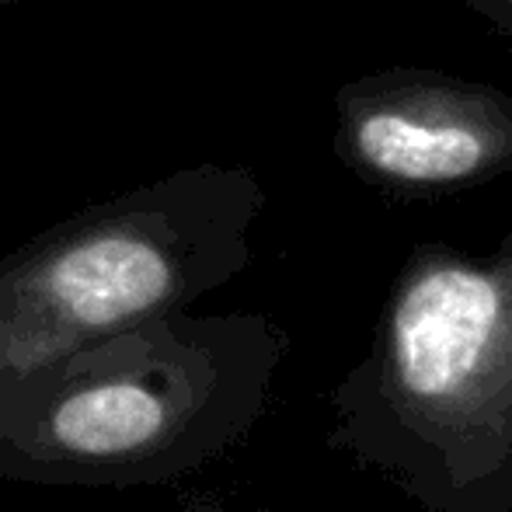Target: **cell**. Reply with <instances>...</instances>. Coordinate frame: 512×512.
<instances>
[{"instance_id":"1","label":"cell","mask_w":512,"mask_h":512,"mask_svg":"<svg viewBox=\"0 0 512 512\" xmlns=\"http://www.w3.org/2000/svg\"><path fill=\"white\" fill-rule=\"evenodd\" d=\"M262 206L241 164H192L88 206L0 262V398L98 342L178 314L244 255Z\"/></svg>"},{"instance_id":"5","label":"cell","mask_w":512,"mask_h":512,"mask_svg":"<svg viewBox=\"0 0 512 512\" xmlns=\"http://www.w3.org/2000/svg\"><path fill=\"white\" fill-rule=\"evenodd\" d=\"M464 7H471L481 21L495 28V32L512 39V0H460Z\"/></svg>"},{"instance_id":"4","label":"cell","mask_w":512,"mask_h":512,"mask_svg":"<svg viewBox=\"0 0 512 512\" xmlns=\"http://www.w3.org/2000/svg\"><path fill=\"white\" fill-rule=\"evenodd\" d=\"M338 157L387 189L432 192L512 171V95L495 84L394 67L335 98Z\"/></svg>"},{"instance_id":"6","label":"cell","mask_w":512,"mask_h":512,"mask_svg":"<svg viewBox=\"0 0 512 512\" xmlns=\"http://www.w3.org/2000/svg\"><path fill=\"white\" fill-rule=\"evenodd\" d=\"M0 4H18V0H0Z\"/></svg>"},{"instance_id":"2","label":"cell","mask_w":512,"mask_h":512,"mask_svg":"<svg viewBox=\"0 0 512 512\" xmlns=\"http://www.w3.org/2000/svg\"><path fill=\"white\" fill-rule=\"evenodd\" d=\"M216 349L182 314L81 349L0 398V478L147 485L216 398Z\"/></svg>"},{"instance_id":"3","label":"cell","mask_w":512,"mask_h":512,"mask_svg":"<svg viewBox=\"0 0 512 512\" xmlns=\"http://www.w3.org/2000/svg\"><path fill=\"white\" fill-rule=\"evenodd\" d=\"M401 401L446 436L512 425V241L492 262L429 255L408 272L387 331Z\"/></svg>"}]
</instances>
